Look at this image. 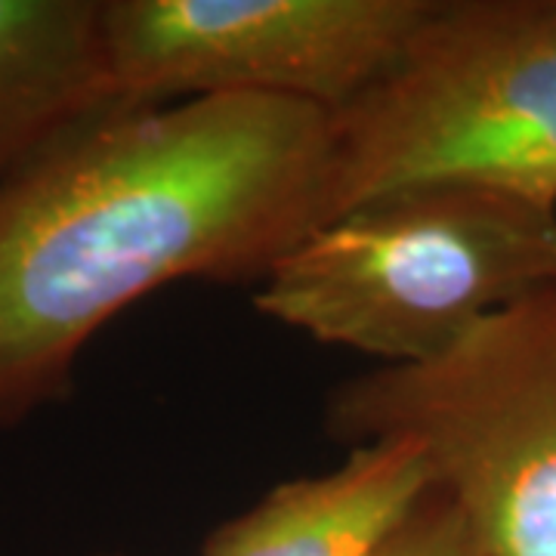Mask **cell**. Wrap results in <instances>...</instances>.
I'll use <instances>...</instances> for the list:
<instances>
[{"label": "cell", "mask_w": 556, "mask_h": 556, "mask_svg": "<svg viewBox=\"0 0 556 556\" xmlns=\"http://www.w3.org/2000/svg\"><path fill=\"white\" fill-rule=\"evenodd\" d=\"M331 112L109 105L0 186V430L68 393L102 325L177 281L260 285L331 219Z\"/></svg>", "instance_id": "cell-1"}, {"label": "cell", "mask_w": 556, "mask_h": 556, "mask_svg": "<svg viewBox=\"0 0 556 556\" xmlns=\"http://www.w3.org/2000/svg\"><path fill=\"white\" fill-rule=\"evenodd\" d=\"M556 281V211L473 182H420L346 207L276 263L254 306L378 368L442 356Z\"/></svg>", "instance_id": "cell-2"}, {"label": "cell", "mask_w": 556, "mask_h": 556, "mask_svg": "<svg viewBox=\"0 0 556 556\" xmlns=\"http://www.w3.org/2000/svg\"><path fill=\"white\" fill-rule=\"evenodd\" d=\"M331 217L473 182L556 211V0H433L396 68L331 115Z\"/></svg>", "instance_id": "cell-3"}, {"label": "cell", "mask_w": 556, "mask_h": 556, "mask_svg": "<svg viewBox=\"0 0 556 556\" xmlns=\"http://www.w3.org/2000/svg\"><path fill=\"white\" fill-rule=\"evenodd\" d=\"M343 445L412 439L485 556H556V281L473 325L442 356L340 380Z\"/></svg>", "instance_id": "cell-4"}, {"label": "cell", "mask_w": 556, "mask_h": 556, "mask_svg": "<svg viewBox=\"0 0 556 556\" xmlns=\"http://www.w3.org/2000/svg\"><path fill=\"white\" fill-rule=\"evenodd\" d=\"M433 0H102L127 105L263 97L340 112L387 78Z\"/></svg>", "instance_id": "cell-5"}, {"label": "cell", "mask_w": 556, "mask_h": 556, "mask_svg": "<svg viewBox=\"0 0 556 556\" xmlns=\"http://www.w3.org/2000/svg\"><path fill=\"white\" fill-rule=\"evenodd\" d=\"M433 495L412 439L353 445L318 477L288 479L204 541L201 556H380Z\"/></svg>", "instance_id": "cell-6"}, {"label": "cell", "mask_w": 556, "mask_h": 556, "mask_svg": "<svg viewBox=\"0 0 556 556\" xmlns=\"http://www.w3.org/2000/svg\"><path fill=\"white\" fill-rule=\"evenodd\" d=\"M102 0H0V186L50 142L118 105Z\"/></svg>", "instance_id": "cell-7"}, {"label": "cell", "mask_w": 556, "mask_h": 556, "mask_svg": "<svg viewBox=\"0 0 556 556\" xmlns=\"http://www.w3.org/2000/svg\"><path fill=\"white\" fill-rule=\"evenodd\" d=\"M380 556H485L470 526L439 495L424 501L412 522L399 532Z\"/></svg>", "instance_id": "cell-8"}]
</instances>
